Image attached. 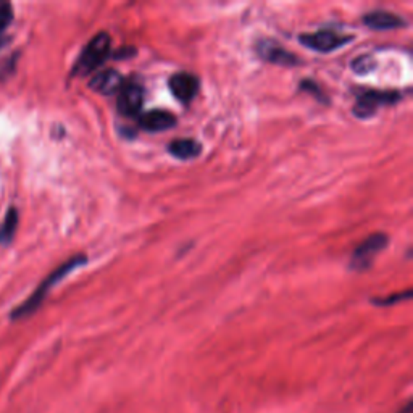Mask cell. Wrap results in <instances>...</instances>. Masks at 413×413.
Masks as SVG:
<instances>
[{"instance_id":"obj_13","label":"cell","mask_w":413,"mask_h":413,"mask_svg":"<svg viewBox=\"0 0 413 413\" xmlns=\"http://www.w3.org/2000/svg\"><path fill=\"white\" fill-rule=\"evenodd\" d=\"M18 210L15 206L8 209V212L5 215V220H3L2 226H0V244L2 246H8L15 237L16 228H18Z\"/></svg>"},{"instance_id":"obj_14","label":"cell","mask_w":413,"mask_h":413,"mask_svg":"<svg viewBox=\"0 0 413 413\" xmlns=\"http://www.w3.org/2000/svg\"><path fill=\"white\" fill-rule=\"evenodd\" d=\"M13 20V7L7 0H0V34L10 26Z\"/></svg>"},{"instance_id":"obj_6","label":"cell","mask_w":413,"mask_h":413,"mask_svg":"<svg viewBox=\"0 0 413 413\" xmlns=\"http://www.w3.org/2000/svg\"><path fill=\"white\" fill-rule=\"evenodd\" d=\"M144 102V91L137 82H126L123 84L118 94V110L126 117H136L139 115Z\"/></svg>"},{"instance_id":"obj_12","label":"cell","mask_w":413,"mask_h":413,"mask_svg":"<svg viewBox=\"0 0 413 413\" xmlns=\"http://www.w3.org/2000/svg\"><path fill=\"white\" fill-rule=\"evenodd\" d=\"M169 154L181 160H191L199 157L202 145L194 139H176L168 145Z\"/></svg>"},{"instance_id":"obj_15","label":"cell","mask_w":413,"mask_h":413,"mask_svg":"<svg viewBox=\"0 0 413 413\" xmlns=\"http://www.w3.org/2000/svg\"><path fill=\"white\" fill-rule=\"evenodd\" d=\"M375 67H376L375 60L371 55H364V57H359L355 62L352 63L353 71H357V73H368L373 70Z\"/></svg>"},{"instance_id":"obj_4","label":"cell","mask_w":413,"mask_h":413,"mask_svg":"<svg viewBox=\"0 0 413 413\" xmlns=\"http://www.w3.org/2000/svg\"><path fill=\"white\" fill-rule=\"evenodd\" d=\"M399 99H402V95L392 93V91H388V93H384V91H365L357 100L353 113L357 118H370L378 112L379 107L396 104Z\"/></svg>"},{"instance_id":"obj_8","label":"cell","mask_w":413,"mask_h":413,"mask_svg":"<svg viewBox=\"0 0 413 413\" xmlns=\"http://www.w3.org/2000/svg\"><path fill=\"white\" fill-rule=\"evenodd\" d=\"M257 54L260 55L263 60L276 63V65H284V67H292L299 62V58L291 52H287L286 49L281 47L278 43L268 39H261L257 43Z\"/></svg>"},{"instance_id":"obj_17","label":"cell","mask_w":413,"mask_h":413,"mask_svg":"<svg viewBox=\"0 0 413 413\" xmlns=\"http://www.w3.org/2000/svg\"><path fill=\"white\" fill-rule=\"evenodd\" d=\"M397 413H412V402L408 401V402L405 403V405L401 407V410H399Z\"/></svg>"},{"instance_id":"obj_5","label":"cell","mask_w":413,"mask_h":413,"mask_svg":"<svg viewBox=\"0 0 413 413\" xmlns=\"http://www.w3.org/2000/svg\"><path fill=\"white\" fill-rule=\"evenodd\" d=\"M299 40L300 44L305 45V47L316 50V52L328 54L331 52V50H336L339 47H342V45H346L347 43H351L352 38L351 36H342L331 30H320L316 31V33L300 34Z\"/></svg>"},{"instance_id":"obj_7","label":"cell","mask_w":413,"mask_h":413,"mask_svg":"<svg viewBox=\"0 0 413 413\" xmlns=\"http://www.w3.org/2000/svg\"><path fill=\"white\" fill-rule=\"evenodd\" d=\"M168 86L174 97L187 104L197 95V91H199V80H197V76L191 75V73L182 71L169 78Z\"/></svg>"},{"instance_id":"obj_11","label":"cell","mask_w":413,"mask_h":413,"mask_svg":"<svg viewBox=\"0 0 413 413\" xmlns=\"http://www.w3.org/2000/svg\"><path fill=\"white\" fill-rule=\"evenodd\" d=\"M364 23L370 30L376 31H388L397 30V27L405 26V20L401 16L394 15L391 12H370L368 15L364 16Z\"/></svg>"},{"instance_id":"obj_3","label":"cell","mask_w":413,"mask_h":413,"mask_svg":"<svg viewBox=\"0 0 413 413\" xmlns=\"http://www.w3.org/2000/svg\"><path fill=\"white\" fill-rule=\"evenodd\" d=\"M388 242L389 237L384 233L371 234V236L366 237V239L357 247L355 252H353L349 267L355 270V272H365V270H368L371 263H373L375 257L378 255L381 250L386 249Z\"/></svg>"},{"instance_id":"obj_16","label":"cell","mask_w":413,"mask_h":413,"mask_svg":"<svg viewBox=\"0 0 413 413\" xmlns=\"http://www.w3.org/2000/svg\"><path fill=\"white\" fill-rule=\"evenodd\" d=\"M410 296H412V291H410V289H407L405 292L394 294V296L384 297V299H373L371 302H373V304H376V305H392V304H396V302L410 299Z\"/></svg>"},{"instance_id":"obj_2","label":"cell","mask_w":413,"mask_h":413,"mask_svg":"<svg viewBox=\"0 0 413 413\" xmlns=\"http://www.w3.org/2000/svg\"><path fill=\"white\" fill-rule=\"evenodd\" d=\"M110 47H112V39L107 33H99L87 43L82 49L81 57L78 58L75 68H73V75L75 76H86L91 71L107 60L110 55Z\"/></svg>"},{"instance_id":"obj_10","label":"cell","mask_w":413,"mask_h":413,"mask_svg":"<svg viewBox=\"0 0 413 413\" xmlns=\"http://www.w3.org/2000/svg\"><path fill=\"white\" fill-rule=\"evenodd\" d=\"M139 125L145 131H165L176 125V118L167 110H150V112L141 115Z\"/></svg>"},{"instance_id":"obj_9","label":"cell","mask_w":413,"mask_h":413,"mask_svg":"<svg viewBox=\"0 0 413 413\" xmlns=\"http://www.w3.org/2000/svg\"><path fill=\"white\" fill-rule=\"evenodd\" d=\"M123 84H125V81H123L121 73L113 70V68H108V70L97 73V75L91 80L89 87L99 94L113 95L120 93Z\"/></svg>"},{"instance_id":"obj_1","label":"cell","mask_w":413,"mask_h":413,"mask_svg":"<svg viewBox=\"0 0 413 413\" xmlns=\"http://www.w3.org/2000/svg\"><path fill=\"white\" fill-rule=\"evenodd\" d=\"M86 263H87V257L86 255L81 254V255L71 257V259L68 260V261H65V263H63L62 267H58L57 270H54V272L50 273L49 276L45 278L44 281L39 284V287L36 289V291L33 294H31V296L27 297V299L25 302H23L21 305L15 307V310L12 311L10 318L13 321H16V320L26 318V316L33 315L34 311L39 309L40 304H43L45 297H47L49 291L55 286V284L60 283L63 278L68 276V274H70L73 272V270L80 268V267H82V265H86Z\"/></svg>"}]
</instances>
